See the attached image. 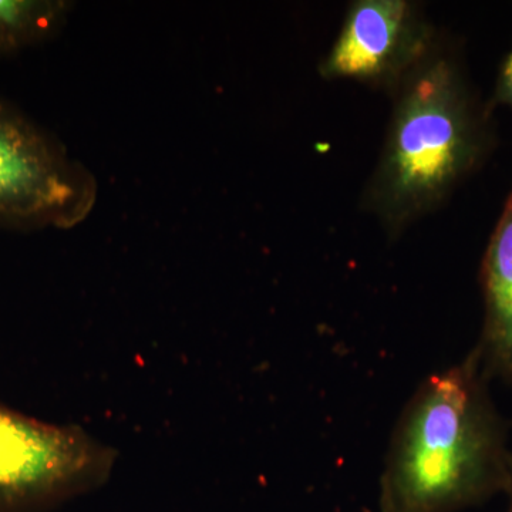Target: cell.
Wrapping results in <instances>:
<instances>
[{"mask_svg":"<svg viewBox=\"0 0 512 512\" xmlns=\"http://www.w3.org/2000/svg\"><path fill=\"white\" fill-rule=\"evenodd\" d=\"M437 46L436 29L417 3L356 0L319 74L396 92Z\"/></svg>","mask_w":512,"mask_h":512,"instance_id":"5b68a950","label":"cell"},{"mask_svg":"<svg viewBox=\"0 0 512 512\" xmlns=\"http://www.w3.org/2000/svg\"><path fill=\"white\" fill-rule=\"evenodd\" d=\"M92 202L89 175L35 121L0 99V228L70 227Z\"/></svg>","mask_w":512,"mask_h":512,"instance_id":"277c9868","label":"cell"},{"mask_svg":"<svg viewBox=\"0 0 512 512\" xmlns=\"http://www.w3.org/2000/svg\"><path fill=\"white\" fill-rule=\"evenodd\" d=\"M480 282L484 323L474 353L488 379L512 383V190L485 249Z\"/></svg>","mask_w":512,"mask_h":512,"instance_id":"8992f818","label":"cell"},{"mask_svg":"<svg viewBox=\"0 0 512 512\" xmlns=\"http://www.w3.org/2000/svg\"><path fill=\"white\" fill-rule=\"evenodd\" d=\"M70 8L66 0H0V59L52 36Z\"/></svg>","mask_w":512,"mask_h":512,"instance_id":"52a82bcc","label":"cell"},{"mask_svg":"<svg viewBox=\"0 0 512 512\" xmlns=\"http://www.w3.org/2000/svg\"><path fill=\"white\" fill-rule=\"evenodd\" d=\"M116 451L0 403V512H52L109 480Z\"/></svg>","mask_w":512,"mask_h":512,"instance_id":"3957f363","label":"cell"},{"mask_svg":"<svg viewBox=\"0 0 512 512\" xmlns=\"http://www.w3.org/2000/svg\"><path fill=\"white\" fill-rule=\"evenodd\" d=\"M392 120L365 191L390 237L439 207L484 163L493 146L491 113L456 57L439 46L396 90Z\"/></svg>","mask_w":512,"mask_h":512,"instance_id":"7a4b0ae2","label":"cell"},{"mask_svg":"<svg viewBox=\"0 0 512 512\" xmlns=\"http://www.w3.org/2000/svg\"><path fill=\"white\" fill-rule=\"evenodd\" d=\"M488 380L473 350L420 384L390 441L382 512H458L507 493L512 451Z\"/></svg>","mask_w":512,"mask_h":512,"instance_id":"6da1fadb","label":"cell"},{"mask_svg":"<svg viewBox=\"0 0 512 512\" xmlns=\"http://www.w3.org/2000/svg\"><path fill=\"white\" fill-rule=\"evenodd\" d=\"M498 106L508 107L512 110V46L501 63L493 96L487 103V110L493 114V110Z\"/></svg>","mask_w":512,"mask_h":512,"instance_id":"ba28073f","label":"cell"},{"mask_svg":"<svg viewBox=\"0 0 512 512\" xmlns=\"http://www.w3.org/2000/svg\"><path fill=\"white\" fill-rule=\"evenodd\" d=\"M505 494H508V497H510V504H508L507 511H505V512H512V478H511L510 487H508L507 493H505Z\"/></svg>","mask_w":512,"mask_h":512,"instance_id":"9c48e42d","label":"cell"}]
</instances>
